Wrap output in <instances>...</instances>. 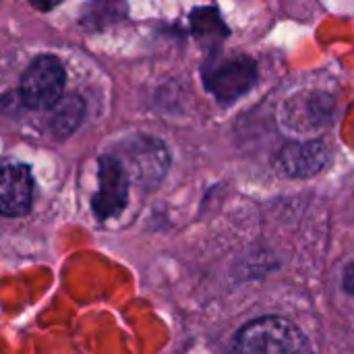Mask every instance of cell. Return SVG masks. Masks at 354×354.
Here are the masks:
<instances>
[{
  "mask_svg": "<svg viewBox=\"0 0 354 354\" xmlns=\"http://www.w3.org/2000/svg\"><path fill=\"white\" fill-rule=\"evenodd\" d=\"M232 354H313V351L303 332L290 322L261 317L239 332Z\"/></svg>",
  "mask_w": 354,
  "mask_h": 354,
  "instance_id": "cell-1",
  "label": "cell"
},
{
  "mask_svg": "<svg viewBox=\"0 0 354 354\" xmlns=\"http://www.w3.org/2000/svg\"><path fill=\"white\" fill-rule=\"evenodd\" d=\"M64 91V68L54 56L35 58L21 79V100L35 110H54Z\"/></svg>",
  "mask_w": 354,
  "mask_h": 354,
  "instance_id": "cell-2",
  "label": "cell"
},
{
  "mask_svg": "<svg viewBox=\"0 0 354 354\" xmlns=\"http://www.w3.org/2000/svg\"><path fill=\"white\" fill-rule=\"evenodd\" d=\"M91 205L100 220L118 216L127 205V174L120 162L112 156L100 158V191Z\"/></svg>",
  "mask_w": 354,
  "mask_h": 354,
  "instance_id": "cell-3",
  "label": "cell"
},
{
  "mask_svg": "<svg viewBox=\"0 0 354 354\" xmlns=\"http://www.w3.org/2000/svg\"><path fill=\"white\" fill-rule=\"evenodd\" d=\"M33 199V176L23 164H6L2 168L0 207L8 218H17L29 212Z\"/></svg>",
  "mask_w": 354,
  "mask_h": 354,
  "instance_id": "cell-4",
  "label": "cell"
},
{
  "mask_svg": "<svg viewBox=\"0 0 354 354\" xmlns=\"http://www.w3.org/2000/svg\"><path fill=\"white\" fill-rule=\"evenodd\" d=\"M207 87L222 100H234L241 93H245L253 81H255V66L251 60H232L224 62L218 68H214L212 75L205 77Z\"/></svg>",
  "mask_w": 354,
  "mask_h": 354,
  "instance_id": "cell-5",
  "label": "cell"
},
{
  "mask_svg": "<svg viewBox=\"0 0 354 354\" xmlns=\"http://www.w3.org/2000/svg\"><path fill=\"white\" fill-rule=\"evenodd\" d=\"M328 162V151L322 143H292L280 153V168L290 176H311Z\"/></svg>",
  "mask_w": 354,
  "mask_h": 354,
  "instance_id": "cell-6",
  "label": "cell"
},
{
  "mask_svg": "<svg viewBox=\"0 0 354 354\" xmlns=\"http://www.w3.org/2000/svg\"><path fill=\"white\" fill-rule=\"evenodd\" d=\"M83 114V104L77 95L62 97L60 104L54 108V118H52V129L58 135H68L81 120Z\"/></svg>",
  "mask_w": 354,
  "mask_h": 354,
  "instance_id": "cell-7",
  "label": "cell"
},
{
  "mask_svg": "<svg viewBox=\"0 0 354 354\" xmlns=\"http://www.w3.org/2000/svg\"><path fill=\"white\" fill-rule=\"evenodd\" d=\"M344 288H346L351 295H354V266H351V268L344 272Z\"/></svg>",
  "mask_w": 354,
  "mask_h": 354,
  "instance_id": "cell-8",
  "label": "cell"
}]
</instances>
